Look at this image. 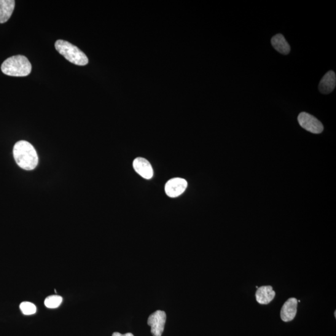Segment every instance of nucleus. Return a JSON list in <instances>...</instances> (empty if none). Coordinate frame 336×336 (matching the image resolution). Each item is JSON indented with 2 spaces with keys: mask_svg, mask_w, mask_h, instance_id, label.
I'll return each instance as SVG.
<instances>
[{
  "mask_svg": "<svg viewBox=\"0 0 336 336\" xmlns=\"http://www.w3.org/2000/svg\"><path fill=\"white\" fill-rule=\"evenodd\" d=\"M298 300L295 298H289L284 303L280 312L282 321H292L295 318L297 313Z\"/></svg>",
  "mask_w": 336,
  "mask_h": 336,
  "instance_id": "obj_8",
  "label": "nucleus"
},
{
  "mask_svg": "<svg viewBox=\"0 0 336 336\" xmlns=\"http://www.w3.org/2000/svg\"><path fill=\"white\" fill-rule=\"evenodd\" d=\"M187 186V182L185 179L176 177L166 182L165 192L169 197H178L185 191Z\"/></svg>",
  "mask_w": 336,
  "mask_h": 336,
  "instance_id": "obj_6",
  "label": "nucleus"
},
{
  "mask_svg": "<svg viewBox=\"0 0 336 336\" xmlns=\"http://www.w3.org/2000/svg\"><path fill=\"white\" fill-rule=\"evenodd\" d=\"M3 73L13 77H25L31 73L32 66L28 58L22 55L12 56L3 63Z\"/></svg>",
  "mask_w": 336,
  "mask_h": 336,
  "instance_id": "obj_2",
  "label": "nucleus"
},
{
  "mask_svg": "<svg viewBox=\"0 0 336 336\" xmlns=\"http://www.w3.org/2000/svg\"><path fill=\"white\" fill-rule=\"evenodd\" d=\"M133 166L134 170L142 177L146 179L152 178L153 170L151 164L143 158H136L133 161Z\"/></svg>",
  "mask_w": 336,
  "mask_h": 336,
  "instance_id": "obj_7",
  "label": "nucleus"
},
{
  "mask_svg": "<svg viewBox=\"0 0 336 336\" xmlns=\"http://www.w3.org/2000/svg\"><path fill=\"white\" fill-rule=\"evenodd\" d=\"M15 7L14 0H0V23H6L9 20Z\"/></svg>",
  "mask_w": 336,
  "mask_h": 336,
  "instance_id": "obj_11",
  "label": "nucleus"
},
{
  "mask_svg": "<svg viewBox=\"0 0 336 336\" xmlns=\"http://www.w3.org/2000/svg\"><path fill=\"white\" fill-rule=\"evenodd\" d=\"M336 84V77L334 71L327 72L322 78L319 85L320 92L323 94H329L334 90Z\"/></svg>",
  "mask_w": 336,
  "mask_h": 336,
  "instance_id": "obj_9",
  "label": "nucleus"
},
{
  "mask_svg": "<svg viewBox=\"0 0 336 336\" xmlns=\"http://www.w3.org/2000/svg\"><path fill=\"white\" fill-rule=\"evenodd\" d=\"M20 310L25 315H31L36 312V306L30 302H23L20 306Z\"/></svg>",
  "mask_w": 336,
  "mask_h": 336,
  "instance_id": "obj_14",
  "label": "nucleus"
},
{
  "mask_svg": "<svg viewBox=\"0 0 336 336\" xmlns=\"http://www.w3.org/2000/svg\"><path fill=\"white\" fill-rule=\"evenodd\" d=\"M56 50L67 61L77 66H85L88 63L87 56L76 45L59 39L55 43Z\"/></svg>",
  "mask_w": 336,
  "mask_h": 336,
  "instance_id": "obj_3",
  "label": "nucleus"
},
{
  "mask_svg": "<svg viewBox=\"0 0 336 336\" xmlns=\"http://www.w3.org/2000/svg\"><path fill=\"white\" fill-rule=\"evenodd\" d=\"M166 314L165 311L158 310L149 316L148 324L151 327L153 336H161L165 329Z\"/></svg>",
  "mask_w": 336,
  "mask_h": 336,
  "instance_id": "obj_5",
  "label": "nucleus"
},
{
  "mask_svg": "<svg viewBox=\"0 0 336 336\" xmlns=\"http://www.w3.org/2000/svg\"><path fill=\"white\" fill-rule=\"evenodd\" d=\"M271 44L273 47L282 55H289L290 52V45L283 35L278 34L271 39Z\"/></svg>",
  "mask_w": 336,
  "mask_h": 336,
  "instance_id": "obj_12",
  "label": "nucleus"
},
{
  "mask_svg": "<svg viewBox=\"0 0 336 336\" xmlns=\"http://www.w3.org/2000/svg\"><path fill=\"white\" fill-rule=\"evenodd\" d=\"M298 122L302 128L310 132L319 134L324 130L323 125L316 117L306 112H302L298 115Z\"/></svg>",
  "mask_w": 336,
  "mask_h": 336,
  "instance_id": "obj_4",
  "label": "nucleus"
},
{
  "mask_svg": "<svg viewBox=\"0 0 336 336\" xmlns=\"http://www.w3.org/2000/svg\"><path fill=\"white\" fill-rule=\"evenodd\" d=\"M63 302V298L58 295L50 296L45 298L44 305L48 308H58Z\"/></svg>",
  "mask_w": 336,
  "mask_h": 336,
  "instance_id": "obj_13",
  "label": "nucleus"
},
{
  "mask_svg": "<svg viewBox=\"0 0 336 336\" xmlns=\"http://www.w3.org/2000/svg\"><path fill=\"white\" fill-rule=\"evenodd\" d=\"M13 156L17 165L25 170H33L38 164L36 150L26 141H20L15 145Z\"/></svg>",
  "mask_w": 336,
  "mask_h": 336,
  "instance_id": "obj_1",
  "label": "nucleus"
},
{
  "mask_svg": "<svg viewBox=\"0 0 336 336\" xmlns=\"http://www.w3.org/2000/svg\"><path fill=\"white\" fill-rule=\"evenodd\" d=\"M275 297V292L271 286H263L258 287L255 297L260 305H268L272 302Z\"/></svg>",
  "mask_w": 336,
  "mask_h": 336,
  "instance_id": "obj_10",
  "label": "nucleus"
},
{
  "mask_svg": "<svg viewBox=\"0 0 336 336\" xmlns=\"http://www.w3.org/2000/svg\"><path fill=\"white\" fill-rule=\"evenodd\" d=\"M334 316H335V318H336V311L334 312Z\"/></svg>",
  "mask_w": 336,
  "mask_h": 336,
  "instance_id": "obj_16",
  "label": "nucleus"
},
{
  "mask_svg": "<svg viewBox=\"0 0 336 336\" xmlns=\"http://www.w3.org/2000/svg\"><path fill=\"white\" fill-rule=\"evenodd\" d=\"M112 336H134L133 334H131L130 332L126 333V334H120L119 332H114L112 334Z\"/></svg>",
  "mask_w": 336,
  "mask_h": 336,
  "instance_id": "obj_15",
  "label": "nucleus"
}]
</instances>
